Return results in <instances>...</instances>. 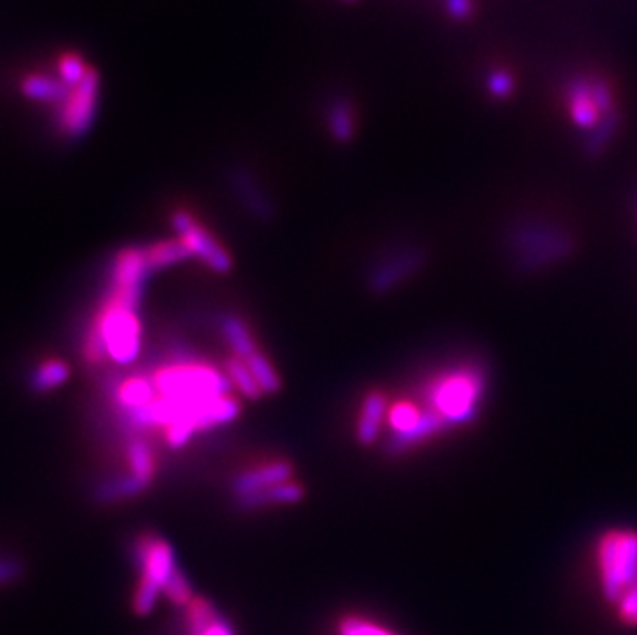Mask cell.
Listing matches in <instances>:
<instances>
[{
    "label": "cell",
    "instance_id": "10",
    "mask_svg": "<svg viewBox=\"0 0 637 635\" xmlns=\"http://www.w3.org/2000/svg\"><path fill=\"white\" fill-rule=\"evenodd\" d=\"M425 262V254L421 250H402L390 258L380 260L367 275V289L374 295H384L398 287L400 283L409 281Z\"/></svg>",
    "mask_w": 637,
    "mask_h": 635
},
{
    "label": "cell",
    "instance_id": "11",
    "mask_svg": "<svg viewBox=\"0 0 637 635\" xmlns=\"http://www.w3.org/2000/svg\"><path fill=\"white\" fill-rule=\"evenodd\" d=\"M229 184L233 194L238 196L240 203L260 221H273L277 211L271 196L266 194L258 178L244 165H236L229 170Z\"/></svg>",
    "mask_w": 637,
    "mask_h": 635
},
{
    "label": "cell",
    "instance_id": "24",
    "mask_svg": "<svg viewBox=\"0 0 637 635\" xmlns=\"http://www.w3.org/2000/svg\"><path fill=\"white\" fill-rule=\"evenodd\" d=\"M225 374L229 378V382L240 390V394L250 400V403H258V400L264 396L258 382L254 380L250 367L246 365V361L238 359V357H229L225 363Z\"/></svg>",
    "mask_w": 637,
    "mask_h": 635
},
{
    "label": "cell",
    "instance_id": "19",
    "mask_svg": "<svg viewBox=\"0 0 637 635\" xmlns=\"http://www.w3.org/2000/svg\"><path fill=\"white\" fill-rule=\"evenodd\" d=\"M155 388H153V382L151 378L147 376H132V378H126L122 380L118 386H116V392H114V398L116 403L120 405V409L124 413L128 411H139L147 405H151L155 400Z\"/></svg>",
    "mask_w": 637,
    "mask_h": 635
},
{
    "label": "cell",
    "instance_id": "4",
    "mask_svg": "<svg viewBox=\"0 0 637 635\" xmlns=\"http://www.w3.org/2000/svg\"><path fill=\"white\" fill-rule=\"evenodd\" d=\"M132 561L141 574L139 586L132 596V609L145 617L155 609L163 586L178 570L176 551L163 537L143 532L132 543Z\"/></svg>",
    "mask_w": 637,
    "mask_h": 635
},
{
    "label": "cell",
    "instance_id": "32",
    "mask_svg": "<svg viewBox=\"0 0 637 635\" xmlns=\"http://www.w3.org/2000/svg\"><path fill=\"white\" fill-rule=\"evenodd\" d=\"M590 87H592V97L600 110V114H613V91L609 87V83L605 79H590Z\"/></svg>",
    "mask_w": 637,
    "mask_h": 635
},
{
    "label": "cell",
    "instance_id": "9",
    "mask_svg": "<svg viewBox=\"0 0 637 635\" xmlns=\"http://www.w3.org/2000/svg\"><path fill=\"white\" fill-rule=\"evenodd\" d=\"M172 227L176 231V236L184 246L190 250L192 258H198L203 262L209 271L217 275H229L233 269V258L231 254L223 248V244L213 236V233L196 221L194 215H190L184 209H178L172 215Z\"/></svg>",
    "mask_w": 637,
    "mask_h": 635
},
{
    "label": "cell",
    "instance_id": "29",
    "mask_svg": "<svg viewBox=\"0 0 637 635\" xmlns=\"http://www.w3.org/2000/svg\"><path fill=\"white\" fill-rule=\"evenodd\" d=\"M341 635H396L390 629L363 617H347L339 625Z\"/></svg>",
    "mask_w": 637,
    "mask_h": 635
},
{
    "label": "cell",
    "instance_id": "30",
    "mask_svg": "<svg viewBox=\"0 0 637 635\" xmlns=\"http://www.w3.org/2000/svg\"><path fill=\"white\" fill-rule=\"evenodd\" d=\"M617 607L619 621L629 627H637V582L621 596Z\"/></svg>",
    "mask_w": 637,
    "mask_h": 635
},
{
    "label": "cell",
    "instance_id": "5",
    "mask_svg": "<svg viewBox=\"0 0 637 635\" xmlns=\"http://www.w3.org/2000/svg\"><path fill=\"white\" fill-rule=\"evenodd\" d=\"M87 337L106 347V355L118 365H130L143 349V324L139 310L124 308L106 299L87 330Z\"/></svg>",
    "mask_w": 637,
    "mask_h": 635
},
{
    "label": "cell",
    "instance_id": "21",
    "mask_svg": "<svg viewBox=\"0 0 637 635\" xmlns=\"http://www.w3.org/2000/svg\"><path fill=\"white\" fill-rule=\"evenodd\" d=\"M71 380V365L62 359L42 361L29 376V390L33 394H48Z\"/></svg>",
    "mask_w": 637,
    "mask_h": 635
},
{
    "label": "cell",
    "instance_id": "23",
    "mask_svg": "<svg viewBox=\"0 0 637 635\" xmlns=\"http://www.w3.org/2000/svg\"><path fill=\"white\" fill-rule=\"evenodd\" d=\"M126 458H128V466H130V475L151 485L155 479V473H157V464H155V456H153L149 442L139 438V436L132 438L128 444V450H126Z\"/></svg>",
    "mask_w": 637,
    "mask_h": 635
},
{
    "label": "cell",
    "instance_id": "16",
    "mask_svg": "<svg viewBox=\"0 0 637 635\" xmlns=\"http://www.w3.org/2000/svg\"><path fill=\"white\" fill-rule=\"evenodd\" d=\"M567 108L572 120L580 128H596L600 122V110L592 97L590 79H576L567 89Z\"/></svg>",
    "mask_w": 637,
    "mask_h": 635
},
{
    "label": "cell",
    "instance_id": "34",
    "mask_svg": "<svg viewBox=\"0 0 637 635\" xmlns=\"http://www.w3.org/2000/svg\"><path fill=\"white\" fill-rule=\"evenodd\" d=\"M188 635H233V629H231V625L227 623V619L217 613V617H215L205 629L188 633Z\"/></svg>",
    "mask_w": 637,
    "mask_h": 635
},
{
    "label": "cell",
    "instance_id": "26",
    "mask_svg": "<svg viewBox=\"0 0 637 635\" xmlns=\"http://www.w3.org/2000/svg\"><path fill=\"white\" fill-rule=\"evenodd\" d=\"M91 69L93 66H89L81 54L66 52L56 62V77L66 87H77L79 83H83V79L89 75Z\"/></svg>",
    "mask_w": 637,
    "mask_h": 635
},
{
    "label": "cell",
    "instance_id": "31",
    "mask_svg": "<svg viewBox=\"0 0 637 635\" xmlns=\"http://www.w3.org/2000/svg\"><path fill=\"white\" fill-rule=\"evenodd\" d=\"M25 574V563L19 557L0 555V586L13 584Z\"/></svg>",
    "mask_w": 637,
    "mask_h": 635
},
{
    "label": "cell",
    "instance_id": "27",
    "mask_svg": "<svg viewBox=\"0 0 637 635\" xmlns=\"http://www.w3.org/2000/svg\"><path fill=\"white\" fill-rule=\"evenodd\" d=\"M163 594L167 596V600H170L172 605L184 607V609L188 607V603L194 598L192 584H190V580L186 578V574L180 570V567L172 574V578L167 580V584L163 586Z\"/></svg>",
    "mask_w": 637,
    "mask_h": 635
},
{
    "label": "cell",
    "instance_id": "2",
    "mask_svg": "<svg viewBox=\"0 0 637 635\" xmlns=\"http://www.w3.org/2000/svg\"><path fill=\"white\" fill-rule=\"evenodd\" d=\"M157 398L176 400L182 405H203L207 400L229 396L231 382L215 365L178 357L151 376Z\"/></svg>",
    "mask_w": 637,
    "mask_h": 635
},
{
    "label": "cell",
    "instance_id": "3",
    "mask_svg": "<svg viewBox=\"0 0 637 635\" xmlns=\"http://www.w3.org/2000/svg\"><path fill=\"white\" fill-rule=\"evenodd\" d=\"M594 563L602 596L607 603L617 605L637 582V530L609 528L602 532L596 541Z\"/></svg>",
    "mask_w": 637,
    "mask_h": 635
},
{
    "label": "cell",
    "instance_id": "35",
    "mask_svg": "<svg viewBox=\"0 0 637 635\" xmlns=\"http://www.w3.org/2000/svg\"><path fill=\"white\" fill-rule=\"evenodd\" d=\"M446 9L454 19H466L473 13L471 0H446Z\"/></svg>",
    "mask_w": 637,
    "mask_h": 635
},
{
    "label": "cell",
    "instance_id": "1",
    "mask_svg": "<svg viewBox=\"0 0 637 635\" xmlns=\"http://www.w3.org/2000/svg\"><path fill=\"white\" fill-rule=\"evenodd\" d=\"M487 392V372L475 361L448 365L427 378L421 403L448 429L473 423Z\"/></svg>",
    "mask_w": 637,
    "mask_h": 635
},
{
    "label": "cell",
    "instance_id": "28",
    "mask_svg": "<svg viewBox=\"0 0 637 635\" xmlns=\"http://www.w3.org/2000/svg\"><path fill=\"white\" fill-rule=\"evenodd\" d=\"M617 124H619V116L615 112L605 116V120H600L598 126L592 130V137L588 141V153L596 155V153H600L602 149H605L609 145V139L613 137Z\"/></svg>",
    "mask_w": 637,
    "mask_h": 635
},
{
    "label": "cell",
    "instance_id": "33",
    "mask_svg": "<svg viewBox=\"0 0 637 635\" xmlns=\"http://www.w3.org/2000/svg\"><path fill=\"white\" fill-rule=\"evenodd\" d=\"M487 89L493 97L506 99L514 91V77L508 71H493L487 79Z\"/></svg>",
    "mask_w": 637,
    "mask_h": 635
},
{
    "label": "cell",
    "instance_id": "25",
    "mask_svg": "<svg viewBox=\"0 0 637 635\" xmlns=\"http://www.w3.org/2000/svg\"><path fill=\"white\" fill-rule=\"evenodd\" d=\"M246 365L250 367V372H252L254 380L258 382L264 396H273V394L281 392V386H283L281 376L277 374L271 359H268L262 351H256L252 357H248Z\"/></svg>",
    "mask_w": 637,
    "mask_h": 635
},
{
    "label": "cell",
    "instance_id": "17",
    "mask_svg": "<svg viewBox=\"0 0 637 635\" xmlns=\"http://www.w3.org/2000/svg\"><path fill=\"white\" fill-rule=\"evenodd\" d=\"M326 126H328L330 137L337 143L345 145L353 141L357 122H355V108L347 97H332L326 104Z\"/></svg>",
    "mask_w": 637,
    "mask_h": 635
},
{
    "label": "cell",
    "instance_id": "6",
    "mask_svg": "<svg viewBox=\"0 0 637 635\" xmlns=\"http://www.w3.org/2000/svg\"><path fill=\"white\" fill-rule=\"evenodd\" d=\"M512 246L516 250L520 269H543L559 262L574 250V238L569 233L547 225H524L514 231Z\"/></svg>",
    "mask_w": 637,
    "mask_h": 635
},
{
    "label": "cell",
    "instance_id": "12",
    "mask_svg": "<svg viewBox=\"0 0 637 635\" xmlns=\"http://www.w3.org/2000/svg\"><path fill=\"white\" fill-rule=\"evenodd\" d=\"M293 479V464L289 460H273L264 462L252 471L240 473L231 481V491L238 497H246L258 491H264L268 487H275L281 483H287Z\"/></svg>",
    "mask_w": 637,
    "mask_h": 635
},
{
    "label": "cell",
    "instance_id": "8",
    "mask_svg": "<svg viewBox=\"0 0 637 635\" xmlns=\"http://www.w3.org/2000/svg\"><path fill=\"white\" fill-rule=\"evenodd\" d=\"M99 108V73L95 69L89 71V75L79 83L77 87H71L69 97L52 110L54 126L58 135L79 141L93 128Z\"/></svg>",
    "mask_w": 637,
    "mask_h": 635
},
{
    "label": "cell",
    "instance_id": "13",
    "mask_svg": "<svg viewBox=\"0 0 637 635\" xmlns=\"http://www.w3.org/2000/svg\"><path fill=\"white\" fill-rule=\"evenodd\" d=\"M388 407H390L388 398L380 390H372L363 396L357 429H355V438L361 446H374L378 442L382 423L386 421V415H388Z\"/></svg>",
    "mask_w": 637,
    "mask_h": 635
},
{
    "label": "cell",
    "instance_id": "36",
    "mask_svg": "<svg viewBox=\"0 0 637 635\" xmlns=\"http://www.w3.org/2000/svg\"><path fill=\"white\" fill-rule=\"evenodd\" d=\"M349 3H351V0H349Z\"/></svg>",
    "mask_w": 637,
    "mask_h": 635
},
{
    "label": "cell",
    "instance_id": "20",
    "mask_svg": "<svg viewBox=\"0 0 637 635\" xmlns=\"http://www.w3.org/2000/svg\"><path fill=\"white\" fill-rule=\"evenodd\" d=\"M151 485L132 477L130 473L128 475H118V477H112L104 483H99L95 487V493H93V499L97 501V504H116V501H122V499H132V497H139L143 495Z\"/></svg>",
    "mask_w": 637,
    "mask_h": 635
},
{
    "label": "cell",
    "instance_id": "15",
    "mask_svg": "<svg viewBox=\"0 0 637 635\" xmlns=\"http://www.w3.org/2000/svg\"><path fill=\"white\" fill-rule=\"evenodd\" d=\"M21 93L42 106H50L56 110L71 93V87H66L56 75L46 73H31L21 81Z\"/></svg>",
    "mask_w": 637,
    "mask_h": 635
},
{
    "label": "cell",
    "instance_id": "7",
    "mask_svg": "<svg viewBox=\"0 0 637 635\" xmlns=\"http://www.w3.org/2000/svg\"><path fill=\"white\" fill-rule=\"evenodd\" d=\"M153 269L145 246H126L116 252L110 269L108 299L124 308L139 310Z\"/></svg>",
    "mask_w": 637,
    "mask_h": 635
},
{
    "label": "cell",
    "instance_id": "18",
    "mask_svg": "<svg viewBox=\"0 0 637 635\" xmlns=\"http://www.w3.org/2000/svg\"><path fill=\"white\" fill-rule=\"evenodd\" d=\"M219 328H221L223 339L229 345L233 357L246 361L256 351H260L258 345H256L252 330L248 328V324L240 316H233V314L223 316L221 322H219Z\"/></svg>",
    "mask_w": 637,
    "mask_h": 635
},
{
    "label": "cell",
    "instance_id": "14",
    "mask_svg": "<svg viewBox=\"0 0 637 635\" xmlns=\"http://www.w3.org/2000/svg\"><path fill=\"white\" fill-rule=\"evenodd\" d=\"M306 499V487L299 481H287L275 487H268L264 491L238 497L236 504L240 510H262L271 506H295Z\"/></svg>",
    "mask_w": 637,
    "mask_h": 635
},
{
    "label": "cell",
    "instance_id": "22",
    "mask_svg": "<svg viewBox=\"0 0 637 635\" xmlns=\"http://www.w3.org/2000/svg\"><path fill=\"white\" fill-rule=\"evenodd\" d=\"M145 250H147V260H149V266L153 269V273L163 271V269H167V266L182 264V262L192 258L190 250L178 238L149 244V246H145Z\"/></svg>",
    "mask_w": 637,
    "mask_h": 635
}]
</instances>
